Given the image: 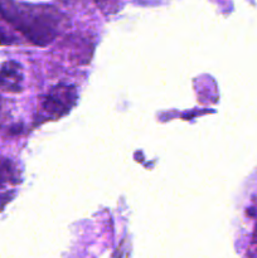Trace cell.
<instances>
[{
	"instance_id": "7a4b0ae2",
	"label": "cell",
	"mask_w": 257,
	"mask_h": 258,
	"mask_svg": "<svg viewBox=\"0 0 257 258\" xmlns=\"http://www.w3.org/2000/svg\"><path fill=\"white\" fill-rule=\"evenodd\" d=\"M75 97L76 95L72 88L57 87L47 97L44 108L53 116H60L70 110V106L75 101Z\"/></svg>"
},
{
	"instance_id": "3957f363",
	"label": "cell",
	"mask_w": 257,
	"mask_h": 258,
	"mask_svg": "<svg viewBox=\"0 0 257 258\" xmlns=\"http://www.w3.org/2000/svg\"><path fill=\"white\" fill-rule=\"evenodd\" d=\"M22 82L20 68L17 63L8 62L0 71V87L7 91H18Z\"/></svg>"
},
{
	"instance_id": "277c9868",
	"label": "cell",
	"mask_w": 257,
	"mask_h": 258,
	"mask_svg": "<svg viewBox=\"0 0 257 258\" xmlns=\"http://www.w3.org/2000/svg\"><path fill=\"white\" fill-rule=\"evenodd\" d=\"M8 43H10V42H9V39H8L7 34H5L2 29H0V44H8Z\"/></svg>"
},
{
	"instance_id": "6da1fadb",
	"label": "cell",
	"mask_w": 257,
	"mask_h": 258,
	"mask_svg": "<svg viewBox=\"0 0 257 258\" xmlns=\"http://www.w3.org/2000/svg\"><path fill=\"white\" fill-rule=\"evenodd\" d=\"M0 14L35 43L44 44L54 35L50 24L52 15L38 8L18 7L7 0H0Z\"/></svg>"
},
{
	"instance_id": "5b68a950",
	"label": "cell",
	"mask_w": 257,
	"mask_h": 258,
	"mask_svg": "<svg viewBox=\"0 0 257 258\" xmlns=\"http://www.w3.org/2000/svg\"><path fill=\"white\" fill-rule=\"evenodd\" d=\"M96 2H106V0H96Z\"/></svg>"
}]
</instances>
